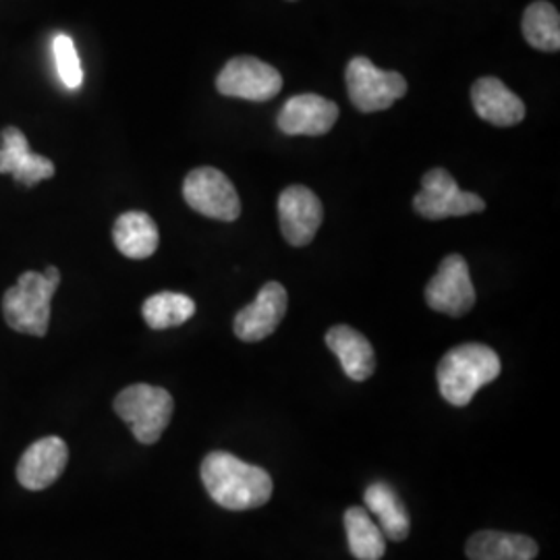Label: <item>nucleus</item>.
<instances>
[{
	"label": "nucleus",
	"mask_w": 560,
	"mask_h": 560,
	"mask_svg": "<svg viewBox=\"0 0 560 560\" xmlns=\"http://www.w3.org/2000/svg\"><path fill=\"white\" fill-rule=\"evenodd\" d=\"M113 241L129 260H145L159 249L161 233L154 219L140 210L120 214L113 226Z\"/></svg>",
	"instance_id": "obj_17"
},
{
	"label": "nucleus",
	"mask_w": 560,
	"mask_h": 560,
	"mask_svg": "<svg viewBox=\"0 0 560 560\" xmlns=\"http://www.w3.org/2000/svg\"><path fill=\"white\" fill-rule=\"evenodd\" d=\"M201 481L210 499L226 511H249L272 499L275 483L266 469L214 451L201 460Z\"/></svg>",
	"instance_id": "obj_1"
},
{
	"label": "nucleus",
	"mask_w": 560,
	"mask_h": 560,
	"mask_svg": "<svg viewBox=\"0 0 560 560\" xmlns=\"http://www.w3.org/2000/svg\"><path fill=\"white\" fill-rule=\"evenodd\" d=\"M143 320L154 330L175 328L194 318L196 314V301L183 293L162 291L152 298H148L141 307Z\"/></svg>",
	"instance_id": "obj_21"
},
{
	"label": "nucleus",
	"mask_w": 560,
	"mask_h": 560,
	"mask_svg": "<svg viewBox=\"0 0 560 560\" xmlns=\"http://www.w3.org/2000/svg\"><path fill=\"white\" fill-rule=\"evenodd\" d=\"M365 506L372 515H376L381 521L382 534L384 538L393 541L407 540L411 532V520L400 502L399 494L384 481L372 483L365 494H363Z\"/></svg>",
	"instance_id": "obj_19"
},
{
	"label": "nucleus",
	"mask_w": 560,
	"mask_h": 560,
	"mask_svg": "<svg viewBox=\"0 0 560 560\" xmlns=\"http://www.w3.org/2000/svg\"><path fill=\"white\" fill-rule=\"evenodd\" d=\"M345 532L349 550L358 560H381L386 552V538L381 527L370 520V513L361 506L345 511Z\"/></svg>",
	"instance_id": "obj_20"
},
{
	"label": "nucleus",
	"mask_w": 560,
	"mask_h": 560,
	"mask_svg": "<svg viewBox=\"0 0 560 560\" xmlns=\"http://www.w3.org/2000/svg\"><path fill=\"white\" fill-rule=\"evenodd\" d=\"M465 555L469 560H534L538 544L529 536L483 529L467 540Z\"/></svg>",
	"instance_id": "obj_18"
},
{
	"label": "nucleus",
	"mask_w": 560,
	"mask_h": 560,
	"mask_svg": "<svg viewBox=\"0 0 560 560\" xmlns=\"http://www.w3.org/2000/svg\"><path fill=\"white\" fill-rule=\"evenodd\" d=\"M175 411L168 390L152 384H133L120 390L115 399V413L131 428L141 444L161 441Z\"/></svg>",
	"instance_id": "obj_4"
},
{
	"label": "nucleus",
	"mask_w": 560,
	"mask_h": 560,
	"mask_svg": "<svg viewBox=\"0 0 560 560\" xmlns=\"http://www.w3.org/2000/svg\"><path fill=\"white\" fill-rule=\"evenodd\" d=\"M339 119V106L318 94L293 96L279 113V129L287 136L318 138L328 133Z\"/></svg>",
	"instance_id": "obj_12"
},
{
	"label": "nucleus",
	"mask_w": 560,
	"mask_h": 560,
	"mask_svg": "<svg viewBox=\"0 0 560 560\" xmlns=\"http://www.w3.org/2000/svg\"><path fill=\"white\" fill-rule=\"evenodd\" d=\"M416 212L428 221L467 217L486 210V201L471 191H463L444 168H432L421 179V191L413 200Z\"/></svg>",
	"instance_id": "obj_7"
},
{
	"label": "nucleus",
	"mask_w": 560,
	"mask_h": 560,
	"mask_svg": "<svg viewBox=\"0 0 560 560\" xmlns=\"http://www.w3.org/2000/svg\"><path fill=\"white\" fill-rule=\"evenodd\" d=\"M52 52H55V62L57 71L65 88L69 90H80L83 83V71H81L80 55L73 40L65 34H59L52 42Z\"/></svg>",
	"instance_id": "obj_23"
},
{
	"label": "nucleus",
	"mask_w": 560,
	"mask_h": 560,
	"mask_svg": "<svg viewBox=\"0 0 560 560\" xmlns=\"http://www.w3.org/2000/svg\"><path fill=\"white\" fill-rule=\"evenodd\" d=\"M69 460V448L59 436H48L34 444L21 455L18 480L27 490H46L59 480Z\"/></svg>",
	"instance_id": "obj_13"
},
{
	"label": "nucleus",
	"mask_w": 560,
	"mask_h": 560,
	"mask_svg": "<svg viewBox=\"0 0 560 560\" xmlns=\"http://www.w3.org/2000/svg\"><path fill=\"white\" fill-rule=\"evenodd\" d=\"M217 88L222 96L243 101L268 102L279 96L282 75L272 65L256 57H235L222 67Z\"/></svg>",
	"instance_id": "obj_8"
},
{
	"label": "nucleus",
	"mask_w": 560,
	"mask_h": 560,
	"mask_svg": "<svg viewBox=\"0 0 560 560\" xmlns=\"http://www.w3.org/2000/svg\"><path fill=\"white\" fill-rule=\"evenodd\" d=\"M289 295L280 282H266L254 303L243 307L233 322V332L243 342L270 337L287 314Z\"/></svg>",
	"instance_id": "obj_11"
},
{
	"label": "nucleus",
	"mask_w": 560,
	"mask_h": 560,
	"mask_svg": "<svg viewBox=\"0 0 560 560\" xmlns=\"http://www.w3.org/2000/svg\"><path fill=\"white\" fill-rule=\"evenodd\" d=\"M474 108L480 119L497 127H513L525 119V104L501 80L481 78L471 88Z\"/></svg>",
	"instance_id": "obj_15"
},
{
	"label": "nucleus",
	"mask_w": 560,
	"mask_h": 560,
	"mask_svg": "<svg viewBox=\"0 0 560 560\" xmlns=\"http://www.w3.org/2000/svg\"><path fill=\"white\" fill-rule=\"evenodd\" d=\"M501 374V360L494 349L467 342L451 349L436 370L442 399L455 407L469 405L481 386L497 381Z\"/></svg>",
	"instance_id": "obj_2"
},
{
	"label": "nucleus",
	"mask_w": 560,
	"mask_h": 560,
	"mask_svg": "<svg viewBox=\"0 0 560 560\" xmlns=\"http://www.w3.org/2000/svg\"><path fill=\"white\" fill-rule=\"evenodd\" d=\"M60 284L59 268L46 272H23L18 284L2 298V314L9 328L21 335L44 337L50 326V303Z\"/></svg>",
	"instance_id": "obj_3"
},
{
	"label": "nucleus",
	"mask_w": 560,
	"mask_h": 560,
	"mask_svg": "<svg viewBox=\"0 0 560 560\" xmlns=\"http://www.w3.org/2000/svg\"><path fill=\"white\" fill-rule=\"evenodd\" d=\"M425 303L430 310L460 318L476 305V289L469 277V266L459 254H451L442 260L436 275L425 287Z\"/></svg>",
	"instance_id": "obj_9"
},
{
	"label": "nucleus",
	"mask_w": 560,
	"mask_h": 560,
	"mask_svg": "<svg viewBox=\"0 0 560 560\" xmlns=\"http://www.w3.org/2000/svg\"><path fill=\"white\" fill-rule=\"evenodd\" d=\"M523 36L538 50L557 52L560 48L559 11L546 0L529 4L523 15Z\"/></svg>",
	"instance_id": "obj_22"
},
{
	"label": "nucleus",
	"mask_w": 560,
	"mask_h": 560,
	"mask_svg": "<svg viewBox=\"0 0 560 560\" xmlns=\"http://www.w3.org/2000/svg\"><path fill=\"white\" fill-rule=\"evenodd\" d=\"M280 231L293 247L310 245L320 229L324 210L318 196L303 187L291 185L279 198Z\"/></svg>",
	"instance_id": "obj_10"
},
{
	"label": "nucleus",
	"mask_w": 560,
	"mask_h": 560,
	"mask_svg": "<svg viewBox=\"0 0 560 560\" xmlns=\"http://www.w3.org/2000/svg\"><path fill=\"white\" fill-rule=\"evenodd\" d=\"M2 148H0V175L11 173L13 179L25 185L34 187L40 180L52 179L55 177V164L44 159L40 154L30 152L27 138L18 127H7L2 129Z\"/></svg>",
	"instance_id": "obj_14"
},
{
	"label": "nucleus",
	"mask_w": 560,
	"mask_h": 560,
	"mask_svg": "<svg viewBox=\"0 0 560 560\" xmlns=\"http://www.w3.org/2000/svg\"><path fill=\"white\" fill-rule=\"evenodd\" d=\"M347 90L353 106L361 113H381L407 94V81L397 71H382L365 57L347 65Z\"/></svg>",
	"instance_id": "obj_5"
},
{
	"label": "nucleus",
	"mask_w": 560,
	"mask_h": 560,
	"mask_svg": "<svg viewBox=\"0 0 560 560\" xmlns=\"http://www.w3.org/2000/svg\"><path fill=\"white\" fill-rule=\"evenodd\" d=\"M328 349L339 358L345 374L351 381H368L376 370V353L372 342L351 326H332L326 332Z\"/></svg>",
	"instance_id": "obj_16"
},
{
	"label": "nucleus",
	"mask_w": 560,
	"mask_h": 560,
	"mask_svg": "<svg viewBox=\"0 0 560 560\" xmlns=\"http://www.w3.org/2000/svg\"><path fill=\"white\" fill-rule=\"evenodd\" d=\"M183 198L191 210L214 221L233 222L240 219L241 200L231 179L212 166L191 171L183 183Z\"/></svg>",
	"instance_id": "obj_6"
}]
</instances>
